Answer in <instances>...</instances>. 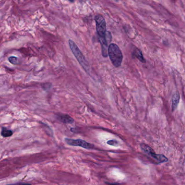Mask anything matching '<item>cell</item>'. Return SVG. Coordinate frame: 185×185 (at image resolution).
<instances>
[{
	"label": "cell",
	"mask_w": 185,
	"mask_h": 185,
	"mask_svg": "<svg viewBox=\"0 0 185 185\" xmlns=\"http://www.w3.org/2000/svg\"><path fill=\"white\" fill-rule=\"evenodd\" d=\"M8 61H9V62H10L14 65H17L20 63L18 59L17 58V57L14 56H10L8 58Z\"/></svg>",
	"instance_id": "10"
},
{
	"label": "cell",
	"mask_w": 185,
	"mask_h": 185,
	"mask_svg": "<svg viewBox=\"0 0 185 185\" xmlns=\"http://www.w3.org/2000/svg\"><path fill=\"white\" fill-rule=\"evenodd\" d=\"M108 54L114 67H119L121 65L123 55L121 49L116 44H110L108 49Z\"/></svg>",
	"instance_id": "1"
},
{
	"label": "cell",
	"mask_w": 185,
	"mask_h": 185,
	"mask_svg": "<svg viewBox=\"0 0 185 185\" xmlns=\"http://www.w3.org/2000/svg\"><path fill=\"white\" fill-rule=\"evenodd\" d=\"M31 185L30 184H27V183H19V184H13V185Z\"/></svg>",
	"instance_id": "12"
},
{
	"label": "cell",
	"mask_w": 185,
	"mask_h": 185,
	"mask_svg": "<svg viewBox=\"0 0 185 185\" xmlns=\"http://www.w3.org/2000/svg\"><path fill=\"white\" fill-rule=\"evenodd\" d=\"M69 2H74V0H68Z\"/></svg>",
	"instance_id": "13"
},
{
	"label": "cell",
	"mask_w": 185,
	"mask_h": 185,
	"mask_svg": "<svg viewBox=\"0 0 185 185\" xmlns=\"http://www.w3.org/2000/svg\"><path fill=\"white\" fill-rule=\"evenodd\" d=\"M56 118L58 120L61 122H63L64 123L67 124H72L74 122V120L73 118L70 116L68 114H57Z\"/></svg>",
	"instance_id": "6"
},
{
	"label": "cell",
	"mask_w": 185,
	"mask_h": 185,
	"mask_svg": "<svg viewBox=\"0 0 185 185\" xmlns=\"http://www.w3.org/2000/svg\"><path fill=\"white\" fill-rule=\"evenodd\" d=\"M114 1H116V2L118 1V0H114Z\"/></svg>",
	"instance_id": "14"
},
{
	"label": "cell",
	"mask_w": 185,
	"mask_h": 185,
	"mask_svg": "<svg viewBox=\"0 0 185 185\" xmlns=\"http://www.w3.org/2000/svg\"><path fill=\"white\" fill-rule=\"evenodd\" d=\"M96 23V29L99 38H106V22L105 19L100 14H98L95 17Z\"/></svg>",
	"instance_id": "4"
},
{
	"label": "cell",
	"mask_w": 185,
	"mask_h": 185,
	"mask_svg": "<svg viewBox=\"0 0 185 185\" xmlns=\"http://www.w3.org/2000/svg\"><path fill=\"white\" fill-rule=\"evenodd\" d=\"M65 142L69 146H75V147H81L85 149H90L94 147V145L92 143H88L86 141L81 139H72L66 138L64 139Z\"/></svg>",
	"instance_id": "5"
},
{
	"label": "cell",
	"mask_w": 185,
	"mask_h": 185,
	"mask_svg": "<svg viewBox=\"0 0 185 185\" xmlns=\"http://www.w3.org/2000/svg\"><path fill=\"white\" fill-rule=\"evenodd\" d=\"M141 149L143 151L147 156L153 160V163L156 164H160L168 162V158L166 156L160 154H156L155 151L149 146L146 143H141L140 145Z\"/></svg>",
	"instance_id": "3"
},
{
	"label": "cell",
	"mask_w": 185,
	"mask_h": 185,
	"mask_svg": "<svg viewBox=\"0 0 185 185\" xmlns=\"http://www.w3.org/2000/svg\"><path fill=\"white\" fill-rule=\"evenodd\" d=\"M107 144L110 146H117L118 145V142L116 140H112L108 141L107 142Z\"/></svg>",
	"instance_id": "11"
},
{
	"label": "cell",
	"mask_w": 185,
	"mask_h": 185,
	"mask_svg": "<svg viewBox=\"0 0 185 185\" xmlns=\"http://www.w3.org/2000/svg\"><path fill=\"white\" fill-rule=\"evenodd\" d=\"M69 46L72 53H73L79 63H80V65L84 69L86 72L89 74L90 72L89 64L86 59H85L84 55H83L79 47L72 40H69Z\"/></svg>",
	"instance_id": "2"
},
{
	"label": "cell",
	"mask_w": 185,
	"mask_h": 185,
	"mask_svg": "<svg viewBox=\"0 0 185 185\" xmlns=\"http://www.w3.org/2000/svg\"><path fill=\"white\" fill-rule=\"evenodd\" d=\"M13 134V132L12 130H8L5 128H3L1 132V135L4 138L10 137Z\"/></svg>",
	"instance_id": "9"
},
{
	"label": "cell",
	"mask_w": 185,
	"mask_h": 185,
	"mask_svg": "<svg viewBox=\"0 0 185 185\" xmlns=\"http://www.w3.org/2000/svg\"><path fill=\"white\" fill-rule=\"evenodd\" d=\"M132 55H133V57L137 58L141 62H143V63H145L146 62V60L145 59L144 57H143L142 51L138 48L135 49L133 51Z\"/></svg>",
	"instance_id": "8"
},
{
	"label": "cell",
	"mask_w": 185,
	"mask_h": 185,
	"mask_svg": "<svg viewBox=\"0 0 185 185\" xmlns=\"http://www.w3.org/2000/svg\"><path fill=\"white\" fill-rule=\"evenodd\" d=\"M180 96L178 92H175L173 94L172 97V112H174L177 107V105L179 103Z\"/></svg>",
	"instance_id": "7"
}]
</instances>
